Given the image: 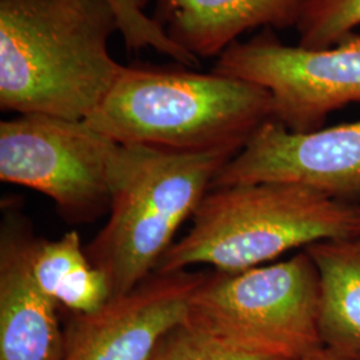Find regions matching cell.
<instances>
[{
	"mask_svg": "<svg viewBox=\"0 0 360 360\" xmlns=\"http://www.w3.org/2000/svg\"><path fill=\"white\" fill-rule=\"evenodd\" d=\"M16 215L4 217L0 235V360H63L58 303L35 279V238Z\"/></svg>",
	"mask_w": 360,
	"mask_h": 360,
	"instance_id": "obj_10",
	"label": "cell"
},
{
	"mask_svg": "<svg viewBox=\"0 0 360 360\" xmlns=\"http://www.w3.org/2000/svg\"><path fill=\"white\" fill-rule=\"evenodd\" d=\"M274 119L270 92L236 77L127 67L86 122L117 144L238 155Z\"/></svg>",
	"mask_w": 360,
	"mask_h": 360,
	"instance_id": "obj_2",
	"label": "cell"
},
{
	"mask_svg": "<svg viewBox=\"0 0 360 360\" xmlns=\"http://www.w3.org/2000/svg\"><path fill=\"white\" fill-rule=\"evenodd\" d=\"M233 156L117 144L110 166V217L86 248L103 271L111 297L154 274L180 226L193 217Z\"/></svg>",
	"mask_w": 360,
	"mask_h": 360,
	"instance_id": "obj_3",
	"label": "cell"
},
{
	"mask_svg": "<svg viewBox=\"0 0 360 360\" xmlns=\"http://www.w3.org/2000/svg\"><path fill=\"white\" fill-rule=\"evenodd\" d=\"M300 360H356V356L347 355V354L335 351L331 348L322 347L306 355Z\"/></svg>",
	"mask_w": 360,
	"mask_h": 360,
	"instance_id": "obj_17",
	"label": "cell"
},
{
	"mask_svg": "<svg viewBox=\"0 0 360 360\" xmlns=\"http://www.w3.org/2000/svg\"><path fill=\"white\" fill-rule=\"evenodd\" d=\"M321 282L319 333L324 347L360 356V233L304 248Z\"/></svg>",
	"mask_w": 360,
	"mask_h": 360,
	"instance_id": "obj_12",
	"label": "cell"
},
{
	"mask_svg": "<svg viewBox=\"0 0 360 360\" xmlns=\"http://www.w3.org/2000/svg\"><path fill=\"white\" fill-rule=\"evenodd\" d=\"M356 203L306 186L282 181L210 190L193 217V227L168 248L155 272L193 266L247 270L285 252L355 233Z\"/></svg>",
	"mask_w": 360,
	"mask_h": 360,
	"instance_id": "obj_4",
	"label": "cell"
},
{
	"mask_svg": "<svg viewBox=\"0 0 360 360\" xmlns=\"http://www.w3.org/2000/svg\"><path fill=\"white\" fill-rule=\"evenodd\" d=\"M207 272H154L124 295L74 319L65 331L63 360H150L166 335L187 321Z\"/></svg>",
	"mask_w": 360,
	"mask_h": 360,
	"instance_id": "obj_9",
	"label": "cell"
},
{
	"mask_svg": "<svg viewBox=\"0 0 360 360\" xmlns=\"http://www.w3.org/2000/svg\"><path fill=\"white\" fill-rule=\"evenodd\" d=\"M150 360H287L251 354L232 347L214 335L184 322L158 345Z\"/></svg>",
	"mask_w": 360,
	"mask_h": 360,
	"instance_id": "obj_16",
	"label": "cell"
},
{
	"mask_svg": "<svg viewBox=\"0 0 360 360\" xmlns=\"http://www.w3.org/2000/svg\"><path fill=\"white\" fill-rule=\"evenodd\" d=\"M360 26V0H307L296 25L299 44L322 50L338 44Z\"/></svg>",
	"mask_w": 360,
	"mask_h": 360,
	"instance_id": "obj_14",
	"label": "cell"
},
{
	"mask_svg": "<svg viewBox=\"0 0 360 360\" xmlns=\"http://www.w3.org/2000/svg\"><path fill=\"white\" fill-rule=\"evenodd\" d=\"M116 31L105 0H0L1 110L86 120L127 70Z\"/></svg>",
	"mask_w": 360,
	"mask_h": 360,
	"instance_id": "obj_1",
	"label": "cell"
},
{
	"mask_svg": "<svg viewBox=\"0 0 360 360\" xmlns=\"http://www.w3.org/2000/svg\"><path fill=\"white\" fill-rule=\"evenodd\" d=\"M31 260L40 288L74 315L95 312L111 299L103 271L92 264L75 230L58 240L35 239Z\"/></svg>",
	"mask_w": 360,
	"mask_h": 360,
	"instance_id": "obj_13",
	"label": "cell"
},
{
	"mask_svg": "<svg viewBox=\"0 0 360 360\" xmlns=\"http://www.w3.org/2000/svg\"><path fill=\"white\" fill-rule=\"evenodd\" d=\"M116 147L86 120L16 116L0 123V180L49 196L71 221H90L110 208Z\"/></svg>",
	"mask_w": 360,
	"mask_h": 360,
	"instance_id": "obj_6",
	"label": "cell"
},
{
	"mask_svg": "<svg viewBox=\"0 0 360 360\" xmlns=\"http://www.w3.org/2000/svg\"><path fill=\"white\" fill-rule=\"evenodd\" d=\"M356 360H360V356H358V358H356Z\"/></svg>",
	"mask_w": 360,
	"mask_h": 360,
	"instance_id": "obj_19",
	"label": "cell"
},
{
	"mask_svg": "<svg viewBox=\"0 0 360 360\" xmlns=\"http://www.w3.org/2000/svg\"><path fill=\"white\" fill-rule=\"evenodd\" d=\"M319 311V274L303 250L272 264L207 274L186 322L251 354L300 360L324 347Z\"/></svg>",
	"mask_w": 360,
	"mask_h": 360,
	"instance_id": "obj_5",
	"label": "cell"
},
{
	"mask_svg": "<svg viewBox=\"0 0 360 360\" xmlns=\"http://www.w3.org/2000/svg\"><path fill=\"white\" fill-rule=\"evenodd\" d=\"M307 0H155V19L196 58L220 56L248 30L296 26Z\"/></svg>",
	"mask_w": 360,
	"mask_h": 360,
	"instance_id": "obj_11",
	"label": "cell"
},
{
	"mask_svg": "<svg viewBox=\"0 0 360 360\" xmlns=\"http://www.w3.org/2000/svg\"><path fill=\"white\" fill-rule=\"evenodd\" d=\"M263 181L295 183L354 203L360 198V120L292 132L270 119L221 168L211 190Z\"/></svg>",
	"mask_w": 360,
	"mask_h": 360,
	"instance_id": "obj_8",
	"label": "cell"
},
{
	"mask_svg": "<svg viewBox=\"0 0 360 360\" xmlns=\"http://www.w3.org/2000/svg\"><path fill=\"white\" fill-rule=\"evenodd\" d=\"M212 72L266 89L276 122L292 132H311L322 129L335 110L360 102V35L309 50L285 46L267 30L245 43H232Z\"/></svg>",
	"mask_w": 360,
	"mask_h": 360,
	"instance_id": "obj_7",
	"label": "cell"
},
{
	"mask_svg": "<svg viewBox=\"0 0 360 360\" xmlns=\"http://www.w3.org/2000/svg\"><path fill=\"white\" fill-rule=\"evenodd\" d=\"M355 233H360V202L356 203V219H355Z\"/></svg>",
	"mask_w": 360,
	"mask_h": 360,
	"instance_id": "obj_18",
	"label": "cell"
},
{
	"mask_svg": "<svg viewBox=\"0 0 360 360\" xmlns=\"http://www.w3.org/2000/svg\"><path fill=\"white\" fill-rule=\"evenodd\" d=\"M117 19L119 32L129 51L154 49L187 67L199 65V58L181 49L162 25L146 13L150 0H105Z\"/></svg>",
	"mask_w": 360,
	"mask_h": 360,
	"instance_id": "obj_15",
	"label": "cell"
}]
</instances>
